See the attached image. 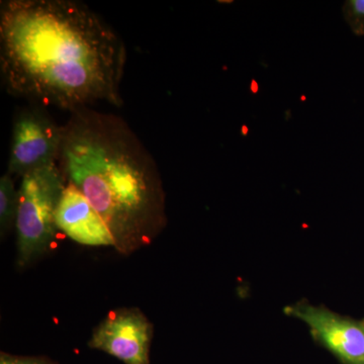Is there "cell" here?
Returning a JSON list of instances; mask_svg holds the SVG:
<instances>
[{"instance_id":"6da1fadb","label":"cell","mask_w":364,"mask_h":364,"mask_svg":"<svg viewBox=\"0 0 364 364\" xmlns=\"http://www.w3.org/2000/svg\"><path fill=\"white\" fill-rule=\"evenodd\" d=\"M123 40L85 4L7 0L0 9V71L11 95L74 112L121 107Z\"/></svg>"},{"instance_id":"7a4b0ae2","label":"cell","mask_w":364,"mask_h":364,"mask_svg":"<svg viewBox=\"0 0 364 364\" xmlns=\"http://www.w3.org/2000/svg\"><path fill=\"white\" fill-rule=\"evenodd\" d=\"M60 169L90 200L117 242L133 247L161 221L156 164L126 121L91 107L63 126Z\"/></svg>"},{"instance_id":"3957f363","label":"cell","mask_w":364,"mask_h":364,"mask_svg":"<svg viewBox=\"0 0 364 364\" xmlns=\"http://www.w3.org/2000/svg\"><path fill=\"white\" fill-rule=\"evenodd\" d=\"M65 186V177L57 163L21 177L16 221L20 267L44 253L54 240L55 217Z\"/></svg>"},{"instance_id":"277c9868","label":"cell","mask_w":364,"mask_h":364,"mask_svg":"<svg viewBox=\"0 0 364 364\" xmlns=\"http://www.w3.org/2000/svg\"><path fill=\"white\" fill-rule=\"evenodd\" d=\"M63 141L60 127L44 109L21 112L14 123L9 173L23 177L28 172L57 163Z\"/></svg>"},{"instance_id":"5b68a950","label":"cell","mask_w":364,"mask_h":364,"mask_svg":"<svg viewBox=\"0 0 364 364\" xmlns=\"http://www.w3.org/2000/svg\"><path fill=\"white\" fill-rule=\"evenodd\" d=\"M287 315L303 321L314 338L343 364H364V321L343 317L322 306L299 303Z\"/></svg>"},{"instance_id":"8992f818","label":"cell","mask_w":364,"mask_h":364,"mask_svg":"<svg viewBox=\"0 0 364 364\" xmlns=\"http://www.w3.org/2000/svg\"><path fill=\"white\" fill-rule=\"evenodd\" d=\"M152 326L136 309L116 311L95 328L91 348L104 351L124 364H150Z\"/></svg>"},{"instance_id":"52a82bcc","label":"cell","mask_w":364,"mask_h":364,"mask_svg":"<svg viewBox=\"0 0 364 364\" xmlns=\"http://www.w3.org/2000/svg\"><path fill=\"white\" fill-rule=\"evenodd\" d=\"M57 229L87 246H117L116 239L97 210L75 186L66 182L56 210Z\"/></svg>"},{"instance_id":"ba28073f","label":"cell","mask_w":364,"mask_h":364,"mask_svg":"<svg viewBox=\"0 0 364 364\" xmlns=\"http://www.w3.org/2000/svg\"><path fill=\"white\" fill-rule=\"evenodd\" d=\"M18 210V191L14 186L9 173L0 179V227L1 232L7 231L11 224H16Z\"/></svg>"},{"instance_id":"9c48e42d","label":"cell","mask_w":364,"mask_h":364,"mask_svg":"<svg viewBox=\"0 0 364 364\" xmlns=\"http://www.w3.org/2000/svg\"><path fill=\"white\" fill-rule=\"evenodd\" d=\"M342 11L352 33L359 37L364 36V0H347Z\"/></svg>"},{"instance_id":"30bf717a","label":"cell","mask_w":364,"mask_h":364,"mask_svg":"<svg viewBox=\"0 0 364 364\" xmlns=\"http://www.w3.org/2000/svg\"><path fill=\"white\" fill-rule=\"evenodd\" d=\"M0 364H55L52 361L43 358H21V356L9 355L1 353Z\"/></svg>"}]
</instances>
